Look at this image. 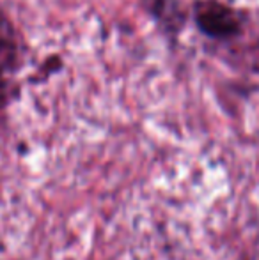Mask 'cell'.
Returning <instances> with one entry per match:
<instances>
[{"instance_id": "cell-1", "label": "cell", "mask_w": 259, "mask_h": 260, "mask_svg": "<svg viewBox=\"0 0 259 260\" xmlns=\"http://www.w3.org/2000/svg\"><path fill=\"white\" fill-rule=\"evenodd\" d=\"M195 21L199 30L213 39H227L240 32V23L235 14L220 4H211L200 9Z\"/></svg>"}]
</instances>
